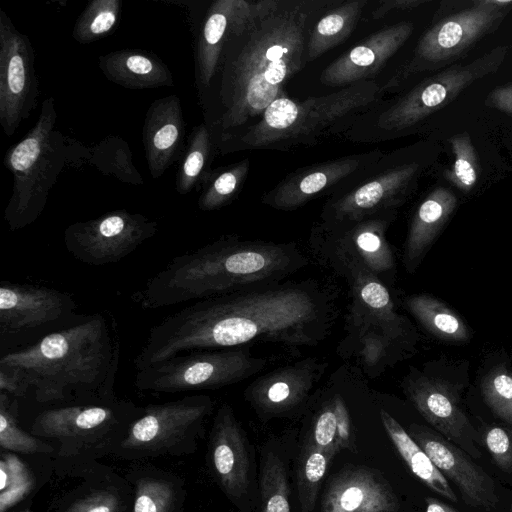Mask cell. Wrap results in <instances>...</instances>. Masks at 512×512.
<instances>
[{"instance_id": "1", "label": "cell", "mask_w": 512, "mask_h": 512, "mask_svg": "<svg viewBox=\"0 0 512 512\" xmlns=\"http://www.w3.org/2000/svg\"><path fill=\"white\" fill-rule=\"evenodd\" d=\"M338 1L258 0L231 31L210 86L198 93L216 150L248 126L300 72L316 21Z\"/></svg>"}, {"instance_id": "2", "label": "cell", "mask_w": 512, "mask_h": 512, "mask_svg": "<svg viewBox=\"0 0 512 512\" xmlns=\"http://www.w3.org/2000/svg\"><path fill=\"white\" fill-rule=\"evenodd\" d=\"M334 319L315 284L270 285L202 299L167 316L148 334L136 371L181 353L240 348L251 342L314 345Z\"/></svg>"}, {"instance_id": "3", "label": "cell", "mask_w": 512, "mask_h": 512, "mask_svg": "<svg viewBox=\"0 0 512 512\" xmlns=\"http://www.w3.org/2000/svg\"><path fill=\"white\" fill-rule=\"evenodd\" d=\"M120 354L117 322L103 311L4 354L0 366L16 370L49 407L117 398Z\"/></svg>"}, {"instance_id": "4", "label": "cell", "mask_w": 512, "mask_h": 512, "mask_svg": "<svg viewBox=\"0 0 512 512\" xmlns=\"http://www.w3.org/2000/svg\"><path fill=\"white\" fill-rule=\"evenodd\" d=\"M307 263L293 243L225 235L171 259L132 298L143 309H159L274 285Z\"/></svg>"}, {"instance_id": "5", "label": "cell", "mask_w": 512, "mask_h": 512, "mask_svg": "<svg viewBox=\"0 0 512 512\" xmlns=\"http://www.w3.org/2000/svg\"><path fill=\"white\" fill-rule=\"evenodd\" d=\"M384 88L372 80L362 81L318 97L293 100L281 95L253 124L237 132L218 148L221 154L242 150L289 151L317 144L340 124L378 101Z\"/></svg>"}, {"instance_id": "6", "label": "cell", "mask_w": 512, "mask_h": 512, "mask_svg": "<svg viewBox=\"0 0 512 512\" xmlns=\"http://www.w3.org/2000/svg\"><path fill=\"white\" fill-rule=\"evenodd\" d=\"M143 409L118 397L49 406L36 414L28 431L57 444L53 457L57 477L78 478L100 459L113 455Z\"/></svg>"}, {"instance_id": "7", "label": "cell", "mask_w": 512, "mask_h": 512, "mask_svg": "<svg viewBox=\"0 0 512 512\" xmlns=\"http://www.w3.org/2000/svg\"><path fill=\"white\" fill-rule=\"evenodd\" d=\"M53 97L43 100L33 127L9 147L4 165L13 178L12 193L4 210L10 231L33 224L42 214L51 189L68 165V140L57 126Z\"/></svg>"}, {"instance_id": "8", "label": "cell", "mask_w": 512, "mask_h": 512, "mask_svg": "<svg viewBox=\"0 0 512 512\" xmlns=\"http://www.w3.org/2000/svg\"><path fill=\"white\" fill-rule=\"evenodd\" d=\"M215 403L208 395L144 406L112 457L129 462L195 453Z\"/></svg>"}, {"instance_id": "9", "label": "cell", "mask_w": 512, "mask_h": 512, "mask_svg": "<svg viewBox=\"0 0 512 512\" xmlns=\"http://www.w3.org/2000/svg\"><path fill=\"white\" fill-rule=\"evenodd\" d=\"M509 50V45H498L468 63L447 67L425 78L380 111L368 129L371 133L360 140L388 139L420 123L450 104L473 83L496 73Z\"/></svg>"}, {"instance_id": "10", "label": "cell", "mask_w": 512, "mask_h": 512, "mask_svg": "<svg viewBox=\"0 0 512 512\" xmlns=\"http://www.w3.org/2000/svg\"><path fill=\"white\" fill-rule=\"evenodd\" d=\"M395 155L383 154L338 185L324 203L320 221L357 220L402 205L417 182L422 164Z\"/></svg>"}, {"instance_id": "11", "label": "cell", "mask_w": 512, "mask_h": 512, "mask_svg": "<svg viewBox=\"0 0 512 512\" xmlns=\"http://www.w3.org/2000/svg\"><path fill=\"white\" fill-rule=\"evenodd\" d=\"M395 217L396 210H388L357 220H319L311 230L313 254L342 276L353 268H364L385 284L395 268L394 254L386 238Z\"/></svg>"}, {"instance_id": "12", "label": "cell", "mask_w": 512, "mask_h": 512, "mask_svg": "<svg viewBox=\"0 0 512 512\" xmlns=\"http://www.w3.org/2000/svg\"><path fill=\"white\" fill-rule=\"evenodd\" d=\"M266 365V359L241 347L190 351L137 370L134 384L139 391L154 393L218 389L244 380Z\"/></svg>"}, {"instance_id": "13", "label": "cell", "mask_w": 512, "mask_h": 512, "mask_svg": "<svg viewBox=\"0 0 512 512\" xmlns=\"http://www.w3.org/2000/svg\"><path fill=\"white\" fill-rule=\"evenodd\" d=\"M511 10L512 0H474L470 7L442 18L419 38L411 59L391 83L455 62L496 30Z\"/></svg>"}, {"instance_id": "14", "label": "cell", "mask_w": 512, "mask_h": 512, "mask_svg": "<svg viewBox=\"0 0 512 512\" xmlns=\"http://www.w3.org/2000/svg\"><path fill=\"white\" fill-rule=\"evenodd\" d=\"M206 464L212 478L239 512H256L259 489L252 447L228 404H222L214 415Z\"/></svg>"}, {"instance_id": "15", "label": "cell", "mask_w": 512, "mask_h": 512, "mask_svg": "<svg viewBox=\"0 0 512 512\" xmlns=\"http://www.w3.org/2000/svg\"><path fill=\"white\" fill-rule=\"evenodd\" d=\"M158 223L140 213L117 209L97 218L74 222L64 231V245L78 261L102 266L116 263L152 238Z\"/></svg>"}, {"instance_id": "16", "label": "cell", "mask_w": 512, "mask_h": 512, "mask_svg": "<svg viewBox=\"0 0 512 512\" xmlns=\"http://www.w3.org/2000/svg\"><path fill=\"white\" fill-rule=\"evenodd\" d=\"M40 95L29 37L0 10V124L11 137L35 110Z\"/></svg>"}, {"instance_id": "17", "label": "cell", "mask_w": 512, "mask_h": 512, "mask_svg": "<svg viewBox=\"0 0 512 512\" xmlns=\"http://www.w3.org/2000/svg\"><path fill=\"white\" fill-rule=\"evenodd\" d=\"M0 332L2 336H19L69 327L84 316L76 314L73 295L51 287L1 281Z\"/></svg>"}, {"instance_id": "18", "label": "cell", "mask_w": 512, "mask_h": 512, "mask_svg": "<svg viewBox=\"0 0 512 512\" xmlns=\"http://www.w3.org/2000/svg\"><path fill=\"white\" fill-rule=\"evenodd\" d=\"M383 154L381 150H372L297 169L267 191L261 197V202L277 210L297 209L324 192L331 193Z\"/></svg>"}, {"instance_id": "19", "label": "cell", "mask_w": 512, "mask_h": 512, "mask_svg": "<svg viewBox=\"0 0 512 512\" xmlns=\"http://www.w3.org/2000/svg\"><path fill=\"white\" fill-rule=\"evenodd\" d=\"M408 434L444 477L457 486L468 505L485 509L497 505L498 496L493 479L465 451L444 436L418 424H412Z\"/></svg>"}, {"instance_id": "20", "label": "cell", "mask_w": 512, "mask_h": 512, "mask_svg": "<svg viewBox=\"0 0 512 512\" xmlns=\"http://www.w3.org/2000/svg\"><path fill=\"white\" fill-rule=\"evenodd\" d=\"M405 392L419 413L442 436L469 456L478 458L477 433L460 407L456 388L450 383L426 376L407 381Z\"/></svg>"}, {"instance_id": "21", "label": "cell", "mask_w": 512, "mask_h": 512, "mask_svg": "<svg viewBox=\"0 0 512 512\" xmlns=\"http://www.w3.org/2000/svg\"><path fill=\"white\" fill-rule=\"evenodd\" d=\"M413 30L412 22L401 21L370 35L331 62L320 75L321 83L345 87L370 80L404 45Z\"/></svg>"}, {"instance_id": "22", "label": "cell", "mask_w": 512, "mask_h": 512, "mask_svg": "<svg viewBox=\"0 0 512 512\" xmlns=\"http://www.w3.org/2000/svg\"><path fill=\"white\" fill-rule=\"evenodd\" d=\"M326 364L317 358L278 368L254 381L246 399L261 416H278L300 406L324 373Z\"/></svg>"}, {"instance_id": "23", "label": "cell", "mask_w": 512, "mask_h": 512, "mask_svg": "<svg viewBox=\"0 0 512 512\" xmlns=\"http://www.w3.org/2000/svg\"><path fill=\"white\" fill-rule=\"evenodd\" d=\"M80 481L55 496L46 512H128L133 489L124 475L97 462Z\"/></svg>"}, {"instance_id": "24", "label": "cell", "mask_w": 512, "mask_h": 512, "mask_svg": "<svg viewBox=\"0 0 512 512\" xmlns=\"http://www.w3.org/2000/svg\"><path fill=\"white\" fill-rule=\"evenodd\" d=\"M344 277L352 293L348 323L351 332L375 331L395 343L400 340L404 336L405 320L396 312L387 286L364 268H353Z\"/></svg>"}, {"instance_id": "25", "label": "cell", "mask_w": 512, "mask_h": 512, "mask_svg": "<svg viewBox=\"0 0 512 512\" xmlns=\"http://www.w3.org/2000/svg\"><path fill=\"white\" fill-rule=\"evenodd\" d=\"M185 137L186 123L179 97L169 95L153 101L142 128V142L152 178L161 177L181 160L186 148Z\"/></svg>"}, {"instance_id": "26", "label": "cell", "mask_w": 512, "mask_h": 512, "mask_svg": "<svg viewBox=\"0 0 512 512\" xmlns=\"http://www.w3.org/2000/svg\"><path fill=\"white\" fill-rule=\"evenodd\" d=\"M398 499L383 476L367 467L345 468L329 481L321 512H397Z\"/></svg>"}, {"instance_id": "27", "label": "cell", "mask_w": 512, "mask_h": 512, "mask_svg": "<svg viewBox=\"0 0 512 512\" xmlns=\"http://www.w3.org/2000/svg\"><path fill=\"white\" fill-rule=\"evenodd\" d=\"M252 1L216 0L210 3L194 30L195 83L205 91L216 75L224 45L235 25L249 12Z\"/></svg>"}, {"instance_id": "28", "label": "cell", "mask_w": 512, "mask_h": 512, "mask_svg": "<svg viewBox=\"0 0 512 512\" xmlns=\"http://www.w3.org/2000/svg\"><path fill=\"white\" fill-rule=\"evenodd\" d=\"M124 476L133 489L128 512H183L187 490L185 480L177 473L147 461H135Z\"/></svg>"}, {"instance_id": "29", "label": "cell", "mask_w": 512, "mask_h": 512, "mask_svg": "<svg viewBox=\"0 0 512 512\" xmlns=\"http://www.w3.org/2000/svg\"><path fill=\"white\" fill-rule=\"evenodd\" d=\"M98 67L112 83L142 90L174 86L168 66L155 53L142 49H120L101 55Z\"/></svg>"}, {"instance_id": "30", "label": "cell", "mask_w": 512, "mask_h": 512, "mask_svg": "<svg viewBox=\"0 0 512 512\" xmlns=\"http://www.w3.org/2000/svg\"><path fill=\"white\" fill-rule=\"evenodd\" d=\"M455 194L445 188L432 190L419 204L412 218L403 261L412 271L457 206Z\"/></svg>"}, {"instance_id": "31", "label": "cell", "mask_w": 512, "mask_h": 512, "mask_svg": "<svg viewBox=\"0 0 512 512\" xmlns=\"http://www.w3.org/2000/svg\"><path fill=\"white\" fill-rule=\"evenodd\" d=\"M68 165L81 167L89 164L106 176L122 183L143 185L144 179L132 161L129 144L120 136L109 135L91 147L68 139Z\"/></svg>"}, {"instance_id": "32", "label": "cell", "mask_w": 512, "mask_h": 512, "mask_svg": "<svg viewBox=\"0 0 512 512\" xmlns=\"http://www.w3.org/2000/svg\"><path fill=\"white\" fill-rule=\"evenodd\" d=\"M367 0L338 1L314 24L308 39V62L344 42L356 27Z\"/></svg>"}, {"instance_id": "33", "label": "cell", "mask_w": 512, "mask_h": 512, "mask_svg": "<svg viewBox=\"0 0 512 512\" xmlns=\"http://www.w3.org/2000/svg\"><path fill=\"white\" fill-rule=\"evenodd\" d=\"M380 417L387 435L413 474L432 491L451 502H457L448 480L408 432L385 410L380 411Z\"/></svg>"}, {"instance_id": "34", "label": "cell", "mask_w": 512, "mask_h": 512, "mask_svg": "<svg viewBox=\"0 0 512 512\" xmlns=\"http://www.w3.org/2000/svg\"><path fill=\"white\" fill-rule=\"evenodd\" d=\"M0 447L23 456L54 457L57 444L21 427L18 398L0 392Z\"/></svg>"}, {"instance_id": "35", "label": "cell", "mask_w": 512, "mask_h": 512, "mask_svg": "<svg viewBox=\"0 0 512 512\" xmlns=\"http://www.w3.org/2000/svg\"><path fill=\"white\" fill-rule=\"evenodd\" d=\"M215 152L217 150L207 125L203 122L195 126L187 139L176 175L175 189L180 195H186L199 186L211 171L210 164Z\"/></svg>"}, {"instance_id": "36", "label": "cell", "mask_w": 512, "mask_h": 512, "mask_svg": "<svg viewBox=\"0 0 512 512\" xmlns=\"http://www.w3.org/2000/svg\"><path fill=\"white\" fill-rule=\"evenodd\" d=\"M406 305L416 319L435 336L448 341H466L469 330L462 319L439 300L427 295H414Z\"/></svg>"}, {"instance_id": "37", "label": "cell", "mask_w": 512, "mask_h": 512, "mask_svg": "<svg viewBox=\"0 0 512 512\" xmlns=\"http://www.w3.org/2000/svg\"><path fill=\"white\" fill-rule=\"evenodd\" d=\"M20 454L2 450L0 460V512H7L22 503L40 488L41 484Z\"/></svg>"}, {"instance_id": "38", "label": "cell", "mask_w": 512, "mask_h": 512, "mask_svg": "<svg viewBox=\"0 0 512 512\" xmlns=\"http://www.w3.org/2000/svg\"><path fill=\"white\" fill-rule=\"evenodd\" d=\"M250 166L248 158L210 171L200 182L198 208L213 211L229 204L241 189Z\"/></svg>"}, {"instance_id": "39", "label": "cell", "mask_w": 512, "mask_h": 512, "mask_svg": "<svg viewBox=\"0 0 512 512\" xmlns=\"http://www.w3.org/2000/svg\"><path fill=\"white\" fill-rule=\"evenodd\" d=\"M259 505L256 512H291L287 468L273 451L263 454L258 474Z\"/></svg>"}, {"instance_id": "40", "label": "cell", "mask_w": 512, "mask_h": 512, "mask_svg": "<svg viewBox=\"0 0 512 512\" xmlns=\"http://www.w3.org/2000/svg\"><path fill=\"white\" fill-rule=\"evenodd\" d=\"M122 0H93L77 17L72 36L80 44H88L113 33L122 12Z\"/></svg>"}, {"instance_id": "41", "label": "cell", "mask_w": 512, "mask_h": 512, "mask_svg": "<svg viewBox=\"0 0 512 512\" xmlns=\"http://www.w3.org/2000/svg\"><path fill=\"white\" fill-rule=\"evenodd\" d=\"M333 458L307 441L300 453L296 483L298 498L303 512H312L321 482Z\"/></svg>"}, {"instance_id": "42", "label": "cell", "mask_w": 512, "mask_h": 512, "mask_svg": "<svg viewBox=\"0 0 512 512\" xmlns=\"http://www.w3.org/2000/svg\"><path fill=\"white\" fill-rule=\"evenodd\" d=\"M449 144L453 160L444 171V177L460 191L468 193L476 186L481 174L477 151L467 132L453 135Z\"/></svg>"}, {"instance_id": "43", "label": "cell", "mask_w": 512, "mask_h": 512, "mask_svg": "<svg viewBox=\"0 0 512 512\" xmlns=\"http://www.w3.org/2000/svg\"><path fill=\"white\" fill-rule=\"evenodd\" d=\"M482 393L493 412L512 424V375L504 368L493 370L483 380Z\"/></svg>"}, {"instance_id": "44", "label": "cell", "mask_w": 512, "mask_h": 512, "mask_svg": "<svg viewBox=\"0 0 512 512\" xmlns=\"http://www.w3.org/2000/svg\"><path fill=\"white\" fill-rule=\"evenodd\" d=\"M356 337V355L367 372H379L395 344L382 333L365 331L353 334Z\"/></svg>"}, {"instance_id": "45", "label": "cell", "mask_w": 512, "mask_h": 512, "mask_svg": "<svg viewBox=\"0 0 512 512\" xmlns=\"http://www.w3.org/2000/svg\"><path fill=\"white\" fill-rule=\"evenodd\" d=\"M337 395L330 397L318 411L313 422L311 436L308 439L332 458L338 453L336 447Z\"/></svg>"}, {"instance_id": "46", "label": "cell", "mask_w": 512, "mask_h": 512, "mask_svg": "<svg viewBox=\"0 0 512 512\" xmlns=\"http://www.w3.org/2000/svg\"><path fill=\"white\" fill-rule=\"evenodd\" d=\"M485 444L496 464L503 470L512 471V434L501 427L487 429Z\"/></svg>"}, {"instance_id": "47", "label": "cell", "mask_w": 512, "mask_h": 512, "mask_svg": "<svg viewBox=\"0 0 512 512\" xmlns=\"http://www.w3.org/2000/svg\"><path fill=\"white\" fill-rule=\"evenodd\" d=\"M337 419V451L347 449L356 452L350 414L343 397L340 395H337Z\"/></svg>"}, {"instance_id": "48", "label": "cell", "mask_w": 512, "mask_h": 512, "mask_svg": "<svg viewBox=\"0 0 512 512\" xmlns=\"http://www.w3.org/2000/svg\"><path fill=\"white\" fill-rule=\"evenodd\" d=\"M29 389L28 383L16 370L0 366V392L8 393L16 398H22Z\"/></svg>"}, {"instance_id": "49", "label": "cell", "mask_w": 512, "mask_h": 512, "mask_svg": "<svg viewBox=\"0 0 512 512\" xmlns=\"http://www.w3.org/2000/svg\"><path fill=\"white\" fill-rule=\"evenodd\" d=\"M484 103L487 107L512 116V83L493 88L488 93Z\"/></svg>"}, {"instance_id": "50", "label": "cell", "mask_w": 512, "mask_h": 512, "mask_svg": "<svg viewBox=\"0 0 512 512\" xmlns=\"http://www.w3.org/2000/svg\"><path fill=\"white\" fill-rule=\"evenodd\" d=\"M427 2V0H384L373 10L371 17L374 20L380 19L392 11L417 8Z\"/></svg>"}, {"instance_id": "51", "label": "cell", "mask_w": 512, "mask_h": 512, "mask_svg": "<svg viewBox=\"0 0 512 512\" xmlns=\"http://www.w3.org/2000/svg\"><path fill=\"white\" fill-rule=\"evenodd\" d=\"M426 509L424 512H458L451 506L435 499L426 498Z\"/></svg>"}, {"instance_id": "52", "label": "cell", "mask_w": 512, "mask_h": 512, "mask_svg": "<svg viewBox=\"0 0 512 512\" xmlns=\"http://www.w3.org/2000/svg\"><path fill=\"white\" fill-rule=\"evenodd\" d=\"M7 512H33V510L28 505H20L15 508L10 509Z\"/></svg>"}, {"instance_id": "53", "label": "cell", "mask_w": 512, "mask_h": 512, "mask_svg": "<svg viewBox=\"0 0 512 512\" xmlns=\"http://www.w3.org/2000/svg\"><path fill=\"white\" fill-rule=\"evenodd\" d=\"M509 512H512V510H511V511H509Z\"/></svg>"}, {"instance_id": "54", "label": "cell", "mask_w": 512, "mask_h": 512, "mask_svg": "<svg viewBox=\"0 0 512 512\" xmlns=\"http://www.w3.org/2000/svg\"><path fill=\"white\" fill-rule=\"evenodd\" d=\"M511 434H512V430H511Z\"/></svg>"}]
</instances>
